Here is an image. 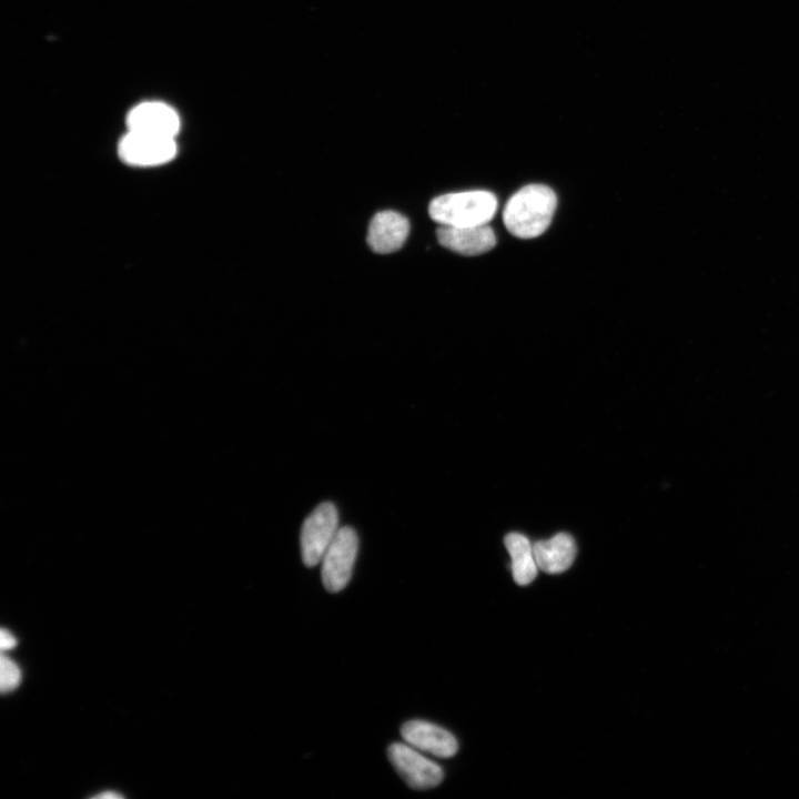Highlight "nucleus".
Returning a JSON list of instances; mask_svg holds the SVG:
<instances>
[{
	"label": "nucleus",
	"instance_id": "423d86ee",
	"mask_svg": "<svg viewBox=\"0 0 799 799\" xmlns=\"http://www.w3.org/2000/svg\"><path fill=\"white\" fill-rule=\"evenodd\" d=\"M176 153L175 139L135 131H128L119 143L121 159L136 166L163 164Z\"/></svg>",
	"mask_w": 799,
	"mask_h": 799
},
{
	"label": "nucleus",
	"instance_id": "4468645a",
	"mask_svg": "<svg viewBox=\"0 0 799 799\" xmlns=\"http://www.w3.org/2000/svg\"><path fill=\"white\" fill-rule=\"evenodd\" d=\"M17 645L16 637L7 629L2 628L0 633V646L1 650H8L11 649Z\"/></svg>",
	"mask_w": 799,
	"mask_h": 799
},
{
	"label": "nucleus",
	"instance_id": "9d476101",
	"mask_svg": "<svg viewBox=\"0 0 799 799\" xmlns=\"http://www.w3.org/2000/svg\"><path fill=\"white\" fill-rule=\"evenodd\" d=\"M408 233L409 222L404 215L394 211H382L373 216L366 239L372 251L387 254L400 250Z\"/></svg>",
	"mask_w": 799,
	"mask_h": 799
},
{
	"label": "nucleus",
	"instance_id": "6e6552de",
	"mask_svg": "<svg viewBox=\"0 0 799 799\" xmlns=\"http://www.w3.org/2000/svg\"><path fill=\"white\" fill-rule=\"evenodd\" d=\"M439 244L462 255H479L492 250L496 236L488 224L472 226L439 225L436 230Z\"/></svg>",
	"mask_w": 799,
	"mask_h": 799
},
{
	"label": "nucleus",
	"instance_id": "7ed1b4c3",
	"mask_svg": "<svg viewBox=\"0 0 799 799\" xmlns=\"http://www.w3.org/2000/svg\"><path fill=\"white\" fill-rule=\"evenodd\" d=\"M358 550V537L350 526L338 528L322 563V581L330 593H337L348 584Z\"/></svg>",
	"mask_w": 799,
	"mask_h": 799
},
{
	"label": "nucleus",
	"instance_id": "9b49d317",
	"mask_svg": "<svg viewBox=\"0 0 799 799\" xmlns=\"http://www.w3.org/2000/svg\"><path fill=\"white\" fill-rule=\"evenodd\" d=\"M538 568L548 574H559L567 570L576 557L574 538L559 533L547 540H539L533 545Z\"/></svg>",
	"mask_w": 799,
	"mask_h": 799
},
{
	"label": "nucleus",
	"instance_id": "ddd939ff",
	"mask_svg": "<svg viewBox=\"0 0 799 799\" xmlns=\"http://www.w3.org/2000/svg\"><path fill=\"white\" fill-rule=\"evenodd\" d=\"M0 688L3 694L18 687L21 679L20 668L4 654H2L0 658Z\"/></svg>",
	"mask_w": 799,
	"mask_h": 799
},
{
	"label": "nucleus",
	"instance_id": "20e7f679",
	"mask_svg": "<svg viewBox=\"0 0 799 799\" xmlns=\"http://www.w3.org/2000/svg\"><path fill=\"white\" fill-rule=\"evenodd\" d=\"M338 530V515L331 502L317 505L305 518L301 529V555L305 566L321 563Z\"/></svg>",
	"mask_w": 799,
	"mask_h": 799
},
{
	"label": "nucleus",
	"instance_id": "2eb2a0df",
	"mask_svg": "<svg viewBox=\"0 0 799 799\" xmlns=\"http://www.w3.org/2000/svg\"><path fill=\"white\" fill-rule=\"evenodd\" d=\"M121 797H122L121 795L113 792V791L102 792L100 795L94 796V798H102V799H118Z\"/></svg>",
	"mask_w": 799,
	"mask_h": 799
},
{
	"label": "nucleus",
	"instance_id": "0eeeda50",
	"mask_svg": "<svg viewBox=\"0 0 799 799\" xmlns=\"http://www.w3.org/2000/svg\"><path fill=\"white\" fill-rule=\"evenodd\" d=\"M401 735L406 744L435 757L449 758L458 749L457 740L448 730L428 721H406Z\"/></svg>",
	"mask_w": 799,
	"mask_h": 799
},
{
	"label": "nucleus",
	"instance_id": "f03ea898",
	"mask_svg": "<svg viewBox=\"0 0 799 799\" xmlns=\"http://www.w3.org/2000/svg\"><path fill=\"white\" fill-rule=\"evenodd\" d=\"M496 210V196L485 190L443 194L433 199L428 205L433 221L451 226L488 224Z\"/></svg>",
	"mask_w": 799,
	"mask_h": 799
},
{
	"label": "nucleus",
	"instance_id": "1a4fd4ad",
	"mask_svg": "<svg viewBox=\"0 0 799 799\" xmlns=\"http://www.w3.org/2000/svg\"><path fill=\"white\" fill-rule=\"evenodd\" d=\"M129 131L175 138L180 118L170 105L148 101L135 105L127 118Z\"/></svg>",
	"mask_w": 799,
	"mask_h": 799
},
{
	"label": "nucleus",
	"instance_id": "39448f33",
	"mask_svg": "<svg viewBox=\"0 0 799 799\" xmlns=\"http://www.w3.org/2000/svg\"><path fill=\"white\" fill-rule=\"evenodd\" d=\"M387 756L401 778L413 789L434 788L444 778V771L439 765L406 742L392 744L387 749Z\"/></svg>",
	"mask_w": 799,
	"mask_h": 799
},
{
	"label": "nucleus",
	"instance_id": "f8f14e48",
	"mask_svg": "<svg viewBox=\"0 0 799 799\" xmlns=\"http://www.w3.org/2000/svg\"><path fill=\"white\" fill-rule=\"evenodd\" d=\"M504 543L510 555L514 580L520 586L530 584L538 569L530 542L522 534L510 533Z\"/></svg>",
	"mask_w": 799,
	"mask_h": 799
},
{
	"label": "nucleus",
	"instance_id": "f257e3e1",
	"mask_svg": "<svg viewBox=\"0 0 799 799\" xmlns=\"http://www.w3.org/2000/svg\"><path fill=\"white\" fill-rule=\"evenodd\" d=\"M556 205L557 198L550 188L526 185L507 201L503 212L504 224L517 237L539 236L549 226Z\"/></svg>",
	"mask_w": 799,
	"mask_h": 799
}]
</instances>
